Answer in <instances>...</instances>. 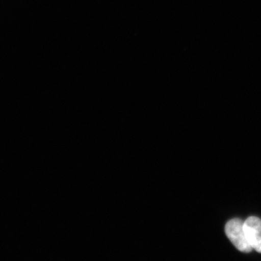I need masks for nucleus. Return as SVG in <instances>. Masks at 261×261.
Masks as SVG:
<instances>
[{"label": "nucleus", "mask_w": 261, "mask_h": 261, "mask_svg": "<svg viewBox=\"0 0 261 261\" xmlns=\"http://www.w3.org/2000/svg\"><path fill=\"white\" fill-rule=\"evenodd\" d=\"M244 228L249 245L261 253V220L255 216L249 217L244 221Z\"/></svg>", "instance_id": "f03ea898"}, {"label": "nucleus", "mask_w": 261, "mask_h": 261, "mask_svg": "<svg viewBox=\"0 0 261 261\" xmlns=\"http://www.w3.org/2000/svg\"><path fill=\"white\" fill-rule=\"evenodd\" d=\"M225 232L235 247L243 252H250L252 247L247 242L244 228V221L241 219L230 220L225 226Z\"/></svg>", "instance_id": "f257e3e1"}]
</instances>
